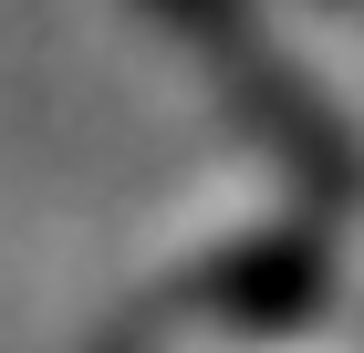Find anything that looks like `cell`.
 Here are the masks:
<instances>
[{"label":"cell","instance_id":"cell-1","mask_svg":"<svg viewBox=\"0 0 364 353\" xmlns=\"http://www.w3.org/2000/svg\"><path fill=\"white\" fill-rule=\"evenodd\" d=\"M156 11H167V21L188 31L198 53H208V63H219V73H229V94H240V104L260 114V136H271L281 156L302 166L312 188H323V177H333V188H343V166H354V156H343V136H333V125H323V104H312L302 83H291V73H281L271 53H260V31L240 21V0H156Z\"/></svg>","mask_w":364,"mask_h":353}]
</instances>
